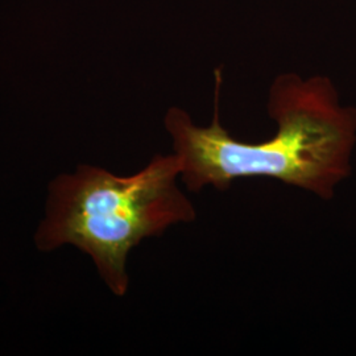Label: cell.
Returning <instances> with one entry per match:
<instances>
[{
  "label": "cell",
  "instance_id": "1",
  "mask_svg": "<svg viewBox=\"0 0 356 356\" xmlns=\"http://www.w3.org/2000/svg\"><path fill=\"white\" fill-rule=\"evenodd\" d=\"M222 73L216 72V111L210 126L194 124L191 115L172 107L164 119L181 160V178L198 193L207 186L227 191L239 178L267 177L330 201L351 176L356 145V107L341 102L329 76H276L268 114L277 124L273 138L260 143L235 139L219 122Z\"/></svg>",
  "mask_w": 356,
  "mask_h": 356
},
{
  "label": "cell",
  "instance_id": "2",
  "mask_svg": "<svg viewBox=\"0 0 356 356\" xmlns=\"http://www.w3.org/2000/svg\"><path fill=\"white\" fill-rule=\"evenodd\" d=\"M181 170V160L173 152L156 154L127 177L90 165L58 176L49 186L47 216L36 234L38 250L74 245L92 259L107 288L123 297L129 285V252L141 241L197 216L178 188Z\"/></svg>",
  "mask_w": 356,
  "mask_h": 356
}]
</instances>
